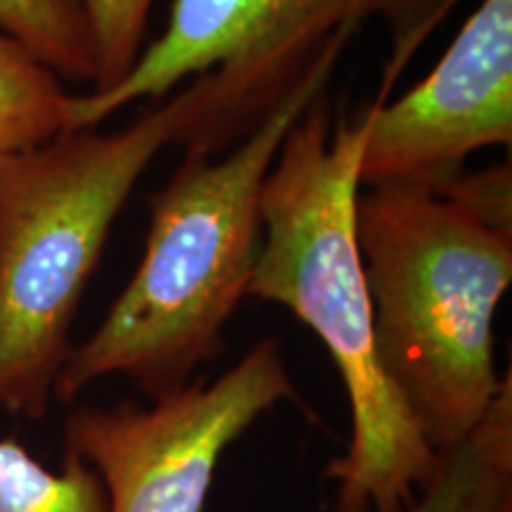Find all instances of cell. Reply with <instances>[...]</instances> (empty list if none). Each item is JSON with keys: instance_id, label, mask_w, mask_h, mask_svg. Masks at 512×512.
Here are the masks:
<instances>
[{"instance_id": "6da1fadb", "label": "cell", "mask_w": 512, "mask_h": 512, "mask_svg": "<svg viewBox=\"0 0 512 512\" xmlns=\"http://www.w3.org/2000/svg\"><path fill=\"white\" fill-rule=\"evenodd\" d=\"M366 124H332L325 93L292 126L261 192V245L247 297L285 306L339 370L351 439L325 477L335 512H399L432 475L439 453L384 373L373 304L356 240Z\"/></svg>"}, {"instance_id": "7a4b0ae2", "label": "cell", "mask_w": 512, "mask_h": 512, "mask_svg": "<svg viewBox=\"0 0 512 512\" xmlns=\"http://www.w3.org/2000/svg\"><path fill=\"white\" fill-rule=\"evenodd\" d=\"M313 64L245 138L219 155L185 152L150 197L145 254L86 342L76 344L55 384L74 401L105 377H128L152 401L178 392L223 354V330L247 297L261 245V192L292 126L325 93L339 55Z\"/></svg>"}, {"instance_id": "3957f363", "label": "cell", "mask_w": 512, "mask_h": 512, "mask_svg": "<svg viewBox=\"0 0 512 512\" xmlns=\"http://www.w3.org/2000/svg\"><path fill=\"white\" fill-rule=\"evenodd\" d=\"M209 74L126 126L67 128L0 155V408L38 420L72 354V325L114 221L169 145H188L214 107Z\"/></svg>"}, {"instance_id": "277c9868", "label": "cell", "mask_w": 512, "mask_h": 512, "mask_svg": "<svg viewBox=\"0 0 512 512\" xmlns=\"http://www.w3.org/2000/svg\"><path fill=\"white\" fill-rule=\"evenodd\" d=\"M356 240L384 373L427 444L446 451L503 389L494 318L512 283V221L446 192L382 185L358 192Z\"/></svg>"}, {"instance_id": "5b68a950", "label": "cell", "mask_w": 512, "mask_h": 512, "mask_svg": "<svg viewBox=\"0 0 512 512\" xmlns=\"http://www.w3.org/2000/svg\"><path fill=\"white\" fill-rule=\"evenodd\" d=\"M460 0H174L164 34L131 74L105 93H74L69 128L100 126L138 100H162L185 81L209 74L214 110L185 152L219 155L245 138L311 67L347 46L366 19L392 38L375 102Z\"/></svg>"}, {"instance_id": "8992f818", "label": "cell", "mask_w": 512, "mask_h": 512, "mask_svg": "<svg viewBox=\"0 0 512 512\" xmlns=\"http://www.w3.org/2000/svg\"><path fill=\"white\" fill-rule=\"evenodd\" d=\"M283 401H297V387L266 337L214 382L192 380L150 406L76 408L64 451L98 472L107 512H202L228 448Z\"/></svg>"}, {"instance_id": "52a82bcc", "label": "cell", "mask_w": 512, "mask_h": 512, "mask_svg": "<svg viewBox=\"0 0 512 512\" xmlns=\"http://www.w3.org/2000/svg\"><path fill=\"white\" fill-rule=\"evenodd\" d=\"M361 188L439 192L484 147L512 143V0H482L437 67L366 117Z\"/></svg>"}, {"instance_id": "ba28073f", "label": "cell", "mask_w": 512, "mask_h": 512, "mask_svg": "<svg viewBox=\"0 0 512 512\" xmlns=\"http://www.w3.org/2000/svg\"><path fill=\"white\" fill-rule=\"evenodd\" d=\"M399 512H512V375L484 420L437 456L430 479Z\"/></svg>"}, {"instance_id": "9c48e42d", "label": "cell", "mask_w": 512, "mask_h": 512, "mask_svg": "<svg viewBox=\"0 0 512 512\" xmlns=\"http://www.w3.org/2000/svg\"><path fill=\"white\" fill-rule=\"evenodd\" d=\"M72 95L53 69L0 31V155L67 131Z\"/></svg>"}, {"instance_id": "30bf717a", "label": "cell", "mask_w": 512, "mask_h": 512, "mask_svg": "<svg viewBox=\"0 0 512 512\" xmlns=\"http://www.w3.org/2000/svg\"><path fill=\"white\" fill-rule=\"evenodd\" d=\"M0 512H107L98 472L64 451L50 470L15 439H0Z\"/></svg>"}, {"instance_id": "8fae6325", "label": "cell", "mask_w": 512, "mask_h": 512, "mask_svg": "<svg viewBox=\"0 0 512 512\" xmlns=\"http://www.w3.org/2000/svg\"><path fill=\"white\" fill-rule=\"evenodd\" d=\"M0 31L60 79L95 81V50L81 0H0Z\"/></svg>"}, {"instance_id": "7c38bea8", "label": "cell", "mask_w": 512, "mask_h": 512, "mask_svg": "<svg viewBox=\"0 0 512 512\" xmlns=\"http://www.w3.org/2000/svg\"><path fill=\"white\" fill-rule=\"evenodd\" d=\"M95 50V81L88 93H105L131 74L145 50L155 0H81Z\"/></svg>"}]
</instances>
